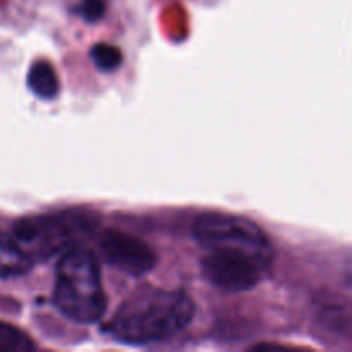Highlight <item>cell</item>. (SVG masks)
I'll return each mask as SVG.
<instances>
[{"instance_id": "1", "label": "cell", "mask_w": 352, "mask_h": 352, "mask_svg": "<svg viewBox=\"0 0 352 352\" xmlns=\"http://www.w3.org/2000/svg\"><path fill=\"white\" fill-rule=\"evenodd\" d=\"M195 313V302L186 292L143 289L117 309L109 332L126 344L160 342L188 329Z\"/></svg>"}, {"instance_id": "2", "label": "cell", "mask_w": 352, "mask_h": 352, "mask_svg": "<svg viewBox=\"0 0 352 352\" xmlns=\"http://www.w3.org/2000/svg\"><path fill=\"white\" fill-rule=\"evenodd\" d=\"M54 302L58 311L76 323L100 322L107 311V294L95 254L85 246L67 248L55 274Z\"/></svg>"}, {"instance_id": "3", "label": "cell", "mask_w": 352, "mask_h": 352, "mask_svg": "<svg viewBox=\"0 0 352 352\" xmlns=\"http://www.w3.org/2000/svg\"><path fill=\"white\" fill-rule=\"evenodd\" d=\"M272 260L244 248H206L201 274L213 287L223 292H246L256 287L270 268Z\"/></svg>"}, {"instance_id": "4", "label": "cell", "mask_w": 352, "mask_h": 352, "mask_svg": "<svg viewBox=\"0 0 352 352\" xmlns=\"http://www.w3.org/2000/svg\"><path fill=\"white\" fill-rule=\"evenodd\" d=\"M93 229L88 213H60V215L24 217L12 227V236L33 258L34 254H48L62 250L74 234ZM34 260V258H33Z\"/></svg>"}, {"instance_id": "5", "label": "cell", "mask_w": 352, "mask_h": 352, "mask_svg": "<svg viewBox=\"0 0 352 352\" xmlns=\"http://www.w3.org/2000/svg\"><path fill=\"white\" fill-rule=\"evenodd\" d=\"M192 234L205 250L215 246L244 248L274 258V248L263 229L244 217L226 213L201 215L192 226Z\"/></svg>"}, {"instance_id": "6", "label": "cell", "mask_w": 352, "mask_h": 352, "mask_svg": "<svg viewBox=\"0 0 352 352\" xmlns=\"http://www.w3.org/2000/svg\"><path fill=\"white\" fill-rule=\"evenodd\" d=\"M98 250L107 263L131 277H143L158 261L150 244L120 230H105L98 241Z\"/></svg>"}, {"instance_id": "7", "label": "cell", "mask_w": 352, "mask_h": 352, "mask_svg": "<svg viewBox=\"0 0 352 352\" xmlns=\"http://www.w3.org/2000/svg\"><path fill=\"white\" fill-rule=\"evenodd\" d=\"M33 263V258L14 236L0 232V278L21 277L31 270Z\"/></svg>"}, {"instance_id": "8", "label": "cell", "mask_w": 352, "mask_h": 352, "mask_svg": "<svg viewBox=\"0 0 352 352\" xmlns=\"http://www.w3.org/2000/svg\"><path fill=\"white\" fill-rule=\"evenodd\" d=\"M28 86L41 100H52L60 91V82L54 65L47 60H38L31 65Z\"/></svg>"}, {"instance_id": "9", "label": "cell", "mask_w": 352, "mask_h": 352, "mask_svg": "<svg viewBox=\"0 0 352 352\" xmlns=\"http://www.w3.org/2000/svg\"><path fill=\"white\" fill-rule=\"evenodd\" d=\"M34 349V342L23 330L0 322V352H31Z\"/></svg>"}, {"instance_id": "10", "label": "cell", "mask_w": 352, "mask_h": 352, "mask_svg": "<svg viewBox=\"0 0 352 352\" xmlns=\"http://www.w3.org/2000/svg\"><path fill=\"white\" fill-rule=\"evenodd\" d=\"M93 64L103 72H112L120 67L122 64V52L116 45L110 43H96L89 50Z\"/></svg>"}, {"instance_id": "11", "label": "cell", "mask_w": 352, "mask_h": 352, "mask_svg": "<svg viewBox=\"0 0 352 352\" xmlns=\"http://www.w3.org/2000/svg\"><path fill=\"white\" fill-rule=\"evenodd\" d=\"M76 12L88 23H96L105 14V2L103 0H82L76 7Z\"/></svg>"}]
</instances>
